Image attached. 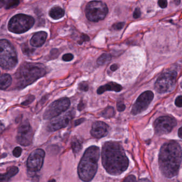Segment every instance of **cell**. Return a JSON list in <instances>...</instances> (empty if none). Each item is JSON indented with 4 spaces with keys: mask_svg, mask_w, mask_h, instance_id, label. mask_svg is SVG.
Masks as SVG:
<instances>
[{
    "mask_svg": "<svg viewBox=\"0 0 182 182\" xmlns=\"http://www.w3.org/2000/svg\"><path fill=\"white\" fill-rule=\"evenodd\" d=\"M48 182H56V181L54 179H52V180H50Z\"/></svg>",
    "mask_w": 182,
    "mask_h": 182,
    "instance_id": "ee69618b",
    "label": "cell"
},
{
    "mask_svg": "<svg viewBox=\"0 0 182 182\" xmlns=\"http://www.w3.org/2000/svg\"><path fill=\"white\" fill-rule=\"evenodd\" d=\"M33 136V130L28 121L22 122L18 130L16 136L17 142L22 146H28L32 143Z\"/></svg>",
    "mask_w": 182,
    "mask_h": 182,
    "instance_id": "30bf717a",
    "label": "cell"
},
{
    "mask_svg": "<svg viewBox=\"0 0 182 182\" xmlns=\"http://www.w3.org/2000/svg\"><path fill=\"white\" fill-rule=\"evenodd\" d=\"M122 89V86L118 84L115 82H110L99 88L97 90V93L98 94H101L105 92L109 91L119 92Z\"/></svg>",
    "mask_w": 182,
    "mask_h": 182,
    "instance_id": "e0dca14e",
    "label": "cell"
},
{
    "mask_svg": "<svg viewBox=\"0 0 182 182\" xmlns=\"http://www.w3.org/2000/svg\"><path fill=\"white\" fill-rule=\"evenodd\" d=\"M47 34L45 31H40L36 33L30 40L31 45L34 47L42 46L47 38Z\"/></svg>",
    "mask_w": 182,
    "mask_h": 182,
    "instance_id": "2e32d148",
    "label": "cell"
},
{
    "mask_svg": "<svg viewBox=\"0 0 182 182\" xmlns=\"http://www.w3.org/2000/svg\"><path fill=\"white\" fill-rule=\"evenodd\" d=\"M137 182H151L147 178H142L141 180H139Z\"/></svg>",
    "mask_w": 182,
    "mask_h": 182,
    "instance_id": "b9f144b4",
    "label": "cell"
},
{
    "mask_svg": "<svg viewBox=\"0 0 182 182\" xmlns=\"http://www.w3.org/2000/svg\"><path fill=\"white\" fill-rule=\"evenodd\" d=\"M154 93L150 91H147L140 95L133 105L131 114L136 115L145 110L154 99Z\"/></svg>",
    "mask_w": 182,
    "mask_h": 182,
    "instance_id": "4fadbf2b",
    "label": "cell"
},
{
    "mask_svg": "<svg viewBox=\"0 0 182 182\" xmlns=\"http://www.w3.org/2000/svg\"><path fill=\"white\" fill-rule=\"evenodd\" d=\"M141 12L140 9L136 8L134 12L133 13V17L135 19H137L141 16Z\"/></svg>",
    "mask_w": 182,
    "mask_h": 182,
    "instance_id": "d590c367",
    "label": "cell"
},
{
    "mask_svg": "<svg viewBox=\"0 0 182 182\" xmlns=\"http://www.w3.org/2000/svg\"><path fill=\"white\" fill-rule=\"evenodd\" d=\"M46 73V69L41 64L24 62L14 74L16 87L19 90L26 88L43 77Z\"/></svg>",
    "mask_w": 182,
    "mask_h": 182,
    "instance_id": "3957f363",
    "label": "cell"
},
{
    "mask_svg": "<svg viewBox=\"0 0 182 182\" xmlns=\"http://www.w3.org/2000/svg\"><path fill=\"white\" fill-rule=\"evenodd\" d=\"M89 40H90V37L87 35L83 34L81 35L80 40H79L78 43L79 44H83V43L86 42V41H88Z\"/></svg>",
    "mask_w": 182,
    "mask_h": 182,
    "instance_id": "1f68e13d",
    "label": "cell"
},
{
    "mask_svg": "<svg viewBox=\"0 0 182 182\" xmlns=\"http://www.w3.org/2000/svg\"><path fill=\"white\" fill-rule=\"evenodd\" d=\"M118 65L117 64H113L112 65H111L110 67V70L111 71H115L117 70L118 69Z\"/></svg>",
    "mask_w": 182,
    "mask_h": 182,
    "instance_id": "f35d334b",
    "label": "cell"
},
{
    "mask_svg": "<svg viewBox=\"0 0 182 182\" xmlns=\"http://www.w3.org/2000/svg\"><path fill=\"white\" fill-rule=\"evenodd\" d=\"M12 153H13V156L16 158H19V157L21 156V153H22V149L20 147H16L14 148Z\"/></svg>",
    "mask_w": 182,
    "mask_h": 182,
    "instance_id": "83f0119b",
    "label": "cell"
},
{
    "mask_svg": "<svg viewBox=\"0 0 182 182\" xmlns=\"http://www.w3.org/2000/svg\"><path fill=\"white\" fill-rule=\"evenodd\" d=\"M21 49L24 55H31V53H32L34 51V49L29 47L26 44H24L23 45H22Z\"/></svg>",
    "mask_w": 182,
    "mask_h": 182,
    "instance_id": "d4e9b609",
    "label": "cell"
},
{
    "mask_svg": "<svg viewBox=\"0 0 182 182\" xmlns=\"http://www.w3.org/2000/svg\"><path fill=\"white\" fill-rule=\"evenodd\" d=\"M18 63L17 53L12 44L6 40H0V66L10 70Z\"/></svg>",
    "mask_w": 182,
    "mask_h": 182,
    "instance_id": "5b68a950",
    "label": "cell"
},
{
    "mask_svg": "<svg viewBox=\"0 0 182 182\" xmlns=\"http://www.w3.org/2000/svg\"><path fill=\"white\" fill-rule=\"evenodd\" d=\"M70 104V100L67 97H62L52 102L45 110L43 114L44 119H52L60 116L68 109Z\"/></svg>",
    "mask_w": 182,
    "mask_h": 182,
    "instance_id": "9c48e42d",
    "label": "cell"
},
{
    "mask_svg": "<svg viewBox=\"0 0 182 182\" xmlns=\"http://www.w3.org/2000/svg\"><path fill=\"white\" fill-rule=\"evenodd\" d=\"M35 20L30 16L26 14L15 15L10 20L8 29L15 34H22L28 31L34 26Z\"/></svg>",
    "mask_w": 182,
    "mask_h": 182,
    "instance_id": "8992f818",
    "label": "cell"
},
{
    "mask_svg": "<svg viewBox=\"0 0 182 182\" xmlns=\"http://www.w3.org/2000/svg\"><path fill=\"white\" fill-rule=\"evenodd\" d=\"M102 161L106 172L112 175H121L127 169L129 165L128 159L121 145L113 141L103 144Z\"/></svg>",
    "mask_w": 182,
    "mask_h": 182,
    "instance_id": "6da1fadb",
    "label": "cell"
},
{
    "mask_svg": "<svg viewBox=\"0 0 182 182\" xmlns=\"http://www.w3.org/2000/svg\"><path fill=\"white\" fill-rule=\"evenodd\" d=\"M115 115L114 108L112 106H108L104 109L101 113V116L105 118H110L113 117Z\"/></svg>",
    "mask_w": 182,
    "mask_h": 182,
    "instance_id": "603a6c76",
    "label": "cell"
},
{
    "mask_svg": "<svg viewBox=\"0 0 182 182\" xmlns=\"http://www.w3.org/2000/svg\"><path fill=\"white\" fill-rule=\"evenodd\" d=\"M108 9L104 3L100 1H92L88 3L85 9L86 16L90 21L97 22L105 18Z\"/></svg>",
    "mask_w": 182,
    "mask_h": 182,
    "instance_id": "52a82bcc",
    "label": "cell"
},
{
    "mask_svg": "<svg viewBox=\"0 0 182 182\" xmlns=\"http://www.w3.org/2000/svg\"><path fill=\"white\" fill-rule=\"evenodd\" d=\"M177 75V72L174 70L162 74L154 84L155 90L159 93L171 92L175 87Z\"/></svg>",
    "mask_w": 182,
    "mask_h": 182,
    "instance_id": "ba28073f",
    "label": "cell"
},
{
    "mask_svg": "<svg viewBox=\"0 0 182 182\" xmlns=\"http://www.w3.org/2000/svg\"><path fill=\"white\" fill-rule=\"evenodd\" d=\"M123 182H136V178L134 175H130L126 178Z\"/></svg>",
    "mask_w": 182,
    "mask_h": 182,
    "instance_id": "d6a6232c",
    "label": "cell"
},
{
    "mask_svg": "<svg viewBox=\"0 0 182 182\" xmlns=\"http://www.w3.org/2000/svg\"><path fill=\"white\" fill-rule=\"evenodd\" d=\"M73 112L68 111L66 114L58 116L52 119L47 125V130L50 132H55L68 125L69 123L73 117Z\"/></svg>",
    "mask_w": 182,
    "mask_h": 182,
    "instance_id": "5bb4252c",
    "label": "cell"
},
{
    "mask_svg": "<svg viewBox=\"0 0 182 182\" xmlns=\"http://www.w3.org/2000/svg\"><path fill=\"white\" fill-rule=\"evenodd\" d=\"M124 22H117L116 24H114L112 27L115 30H117V31H119V30H121V29L123 28V27L124 26Z\"/></svg>",
    "mask_w": 182,
    "mask_h": 182,
    "instance_id": "f546056e",
    "label": "cell"
},
{
    "mask_svg": "<svg viewBox=\"0 0 182 182\" xmlns=\"http://www.w3.org/2000/svg\"><path fill=\"white\" fill-rule=\"evenodd\" d=\"M99 157V147L91 146L86 150L78 167V176L84 182H90L94 177Z\"/></svg>",
    "mask_w": 182,
    "mask_h": 182,
    "instance_id": "277c9868",
    "label": "cell"
},
{
    "mask_svg": "<svg viewBox=\"0 0 182 182\" xmlns=\"http://www.w3.org/2000/svg\"><path fill=\"white\" fill-rule=\"evenodd\" d=\"M4 128V125L3 124V123L0 121V133L2 132V130Z\"/></svg>",
    "mask_w": 182,
    "mask_h": 182,
    "instance_id": "60d3db41",
    "label": "cell"
},
{
    "mask_svg": "<svg viewBox=\"0 0 182 182\" xmlns=\"http://www.w3.org/2000/svg\"><path fill=\"white\" fill-rule=\"evenodd\" d=\"M111 58V55L108 53H103L99 57L97 62L98 65L102 66L109 62Z\"/></svg>",
    "mask_w": 182,
    "mask_h": 182,
    "instance_id": "cb8c5ba5",
    "label": "cell"
},
{
    "mask_svg": "<svg viewBox=\"0 0 182 182\" xmlns=\"http://www.w3.org/2000/svg\"><path fill=\"white\" fill-rule=\"evenodd\" d=\"M175 1V4L176 5H179L181 2L180 0H174Z\"/></svg>",
    "mask_w": 182,
    "mask_h": 182,
    "instance_id": "7bdbcfd3",
    "label": "cell"
},
{
    "mask_svg": "<svg viewBox=\"0 0 182 182\" xmlns=\"http://www.w3.org/2000/svg\"><path fill=\"white\" fill-rule=\"evenodd\" d=\"M178 135L181 139H182V127H180L178 130Z\"/></svg>",
    "mask_w": 182,
    "mask_h": 182,
    "instance_id": "ab89813d",
    "label": "cell"
},
{
    "mask_svg": "<svg viewBox=\"0 0 182 182\" xmlns=\"http://www.w3.org/2000/svg\"><path fill=\"white\" fill-rule=\"evenodd\" d=\"M78 89L82 91L87 92L88 90V83L85 82L79 83L78 85Z\"/></svg>",
    "mask_w": 182,
    "mask_h": 182,
    "instance_id": "484cf974",
    "label": "cell"
},
{
    "mask_svg": "<svg viewBox=\"0 0 182 182\" xmlns=\"http://www.w3.org/2000/svg\"><path fill=\"white\" fill-rule=\"evenodd\" d=\"M109 132V126L103 121H96L93 124L91 134L93 137L100 139L106 136Z\"/></svg>",
    "mask_w": 182,
    "mask_h": 182,
    "instance_id": "9a60e30c",
    "label": "cell"
},
{
    "mask_svg": "<svg viewBox=\"0 0 182 182\" xmlns=\"http://www.w3.org/2000/svg\"><path fill=\"white\" fill-rule=\"evenodd\" d=\"M34 99H35V97L34 96H33V95H30L25 101L21 103V105L25 106H28V104H30L33 101Z\"/></svg>",
    "mask_w": 182,
    "mask_h": 182,
    "instance_id": "f1b7e54d",
    "label": "cell"
},
{
    "mask_svg": "<svg viewBox=\"0 0 182 182\" xmlns=\"http://www.w3.org/2000/svg\"><path fill=\"white\" fill-rule=\"evenodd\" d=\"M71 148L74 154H78L82 149V144L81 141L76 137H73L71 142Z\"/></svg>",
    "mask_w": 182,
    "mask_h": 182,
    "instance_id": "7402d4cb",
    "label": "cell"
},
{
    "mask_svg": "<svg viewBox=\"0 0 182 182\" xmlns=\"http://www.w3.org/2000/svg\"><path fill=\"white\" fill-rule=\"evenodd\" d=\"M73 55L71 53H67L62 56V59L64 61L69 62L73 60Z\"/></svg>",
    "mask_w": 182,
    "mask_h": 182,
    "instance_id": "4316f807",
    "label": "cell"
},
{
    "mask_svg": "<svg viewBox=\"0 0 182 182\" xmlns=\"http://www.w3.org/2000/svg\"><path fill=\"white\" fill-rule=\"evenodd\" d=\"M85 121V118H82L78 119L77 120H76L75 121V126H77L79 125H81V124L84 123Z\"/></svg>",
    "mask_w": 182,
    "mask_h": 182,
    "instance_id": "8d00e7d4",
    "label": "cell"
},
{
    "mask_svg": "<svg viewBox=\"0 0 182 182\" xmlns=\"http://www.w3.org/2000/svg\"><path fill=\"white\" fill-rule=\"evenodd\" d=\"M65 12L62 8L60 7H54L49 11V16L52 19L57 20L64 17Z\"/></svg>",
    "mask_w": 182,
    "mask_h": 182,
    "instance_id": "d6986e66",
    "label": "cell"
},
{
    "mask_svg": "<svg viewBox=\"0 0 182 182\" xmlns=\"http://www.w3.org/2000/svg\"><path fill=\"white\" fill-rule=\"evenodd\" d=\"M19 3V0H0V8L4 7L6 9H9L17 7Z\"/></svg>",
    "mask_w": 182,
    "mask_h": 182,
    "instance_id": "44dd1931",
    "label": "cell"
},
{
    "mask_svg": "<svg viewBox=\"0 0 182 182\" xmlns=\"http://www.w3.org/2000/svg\"><path fill=\"white\" fill-rule=\"evenodd\" d=\"M19 172V169L16 166H11L7 169V171L4 174H0V182H8L10 180L17 175Z\"/></svg>",
    "mask_w": 182,
    "mask_h": 182,
    "instance_id": "ac0fdd59",
    "label": "cell"
},
{
    "mask_svg": "<svg viewBox=\"0 0 182 182\" xmlns=\"http://www.w3.org/2000/svg\"><path fill=\"white\" fill-rule=\"evenodd\" d=\"M117 108L118 111L119 112L124 111L125 110V105L122 102H117Z\"/></svg>",
    "mask_w": 182,
    "mask_h": 182,
    "instance_id": "4dcf8cb0",
    "label": "cell"
},
{
    "mask_svg": "<svg viewBox=\"0 0 182 182\" xmlns=\"http://www.w3.org/2000/svg\"><path fill=\"white\" fill-rule=\"evenodd\" d=\"M175 104L178 107H182V96L178 97L175 100Z\"/></svg>",
    "mask_w": 182,
    "mask_h": 182,
    "instance_id": "e575fe53",
    "label": "cell"
},
{
    "mask_svg": "<svg viewBox=\"0 0 182 182\" xmlns=\"http://www.w3.org/2000/svg\"><path fill=\"white\" fill-rule=\"evenodd\" d=\"M158 4L160 7L164 9L167 6V0H159Z\"/></svg>",
    "mask_w": 182,
    "mask_h": 182,
    "instance_id": "836d02e7",
    "label": "cell"
},
{
    "mask_svg": "<svg viewBox=\"0 0 182 182\" xmlns=\"http://www.w3.org/2000/svg\"><path fill=\"white\" fill-rule=\"evenodd\" d=\"M85 104L84 103V102H83V101H81L80 102H79V103L78 104V106H77V108H78V110L79 111H82L83 109H84V108H85Z\"/></svg>",
    "mask_w": 182,
    "mask_h": 182,
    "instance_id": "74e56055",
    "label": "cell"
},
{
    "mask_svg": "<svg viewBox=\"0 0 182 182\" xmlns=\"http://www.w3.org/2000/svg\"><path fill=\"white\" fill-rule=\"evenodd\" d=\"M176 124V121L173 117L163 116L157 119L154 123V126L157 134L163 135L170 133Z\"/></svg>",
    "mask_w": 182,
    "mask_h": 182,
    "instance_id": "7c38bea8",
    "label": "cell"
},
{
    "mask_svg": "<svg viewBox=\"0 0 182 182\" xmlns=\"http://www.w3.org/2000/svg\"><path fill=\"white\" fill-rule=\"evenodd\" d=\"M182 160V149L177 142H167L161 147L159 165L161 173L166 178H173L178 175Z\"/></svg>",
    "mask_w": 182,
    "mask_h": 182,
    "instance_id": "7a4b0ae2",
    "label": "cell"
},
{
    "mask_svg": "<svg viewBox=\"0 0 182 182\" xmlns=\"http://www.w3.org/2000/svg\"><path fill=\"white\" fill-rule=\"evenodd\" d=\"M45 152L42 149L35 150L31 153L27 161V168L29 172L36 173L42 167Z\"/></svg>",
    "mask_w": 182,
    "mask_h": 182,
    "instance_id": "8fae6325",
    "label": "cell"
},
{
    "mask_svg": "<svg viewBox=\"0 0 182 182\" xmlns=\"http://www.w3.org/2000/svg\"><path fill=\"white\" fill-rule=\"evenodd\" d=\"M181 87H182V83H181Z\"/></svg>",
    "mask_w": 182,
    "mask_h": 182,
    "instance_id": "f6af8a7d",
    "label": "cell"
},
{
    "mask_svg": "<svg viewBox=\"0 0 182 182\" xmlns=\"http://www.w3.org/2000/svg\"><path fill=\"white\" fill-rule=\"evenodd\" d=\"M12 78L9 74L5 73L0 76V89L5 90L11 85Z\"/></svg>",
    "mask_w": 182,
    "mask_h": 182,
    "instance_id": "ffe728a7",
    "label": "cell"
}]
</instances>
